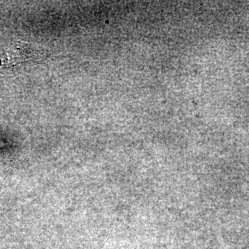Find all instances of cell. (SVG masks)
<instances>
[{"label":"cell","instance_id":"1","mask_svg":"<svg viewBox=\"0 0 249 249\" xmlns=\"http://www.w3.org/2000/svg\"><path fill=\"white\" fill-rule=\"evenodd\" d=\"M34 51L28 43L21 41H9L0 44V66L10 67L30 59Z\"/></svg>","mask_w":249,"mask_h":249}]
</instances>
